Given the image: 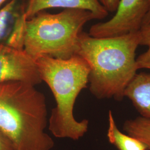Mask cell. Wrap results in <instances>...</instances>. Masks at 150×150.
I'll return each mask as SVG.
<instances>
[{
  "mask_svg": "<svg viewBox=\"0 0 150 150\" xmlns=\"http://www.w3.org/2000/svg\"><path fill=\"white\" fill-rule=\"evenodd\" d=\"M150 8V0H120L114 16L92 25L88 34L93 38H106L138 32Z\"/></svg>",
  "mask_w": 150,
  "mask_h": 150,
  "instance_id": "5",
  "label": "cell"
},
{
  "mask_svg": "<svg viewBox=\"0 0 150 150\" xmlns=\"http://www.w3.org/2000/svg\"><path fill=\"white\" fill-rule=\"evenodd\" d=\"M36 61L41 79L48 85L56 103L48 119V129L57 138L80 139L88 130V121H77L74 108L88 83L89 65L77 54L66 59L41 56Z\"/></svg>",
  "mask_w": 150,
  "mask_h": 150,
  "instance_id": "4",
  "label": "cell"
},
{
  "mask_svg": "<svg viewBox=\"0 0 150 150\" xmlns=\"http://www.w3.org/2000/svg\"><path fill=\"white\" fill-rule=\"evenodd\" d=\"M108 12H115L120 0H97Z\"/></svg>",
  "mask_w": 150,
  "mask_h": 150,
  "instance_id": "15",
  "label": "cell"
},
{
  "mask_svg": "<svg viewBox=\"0 0 150 150\" xmlns=\"http://www.w3.org/2000/svg\"><path fill=\"white\" fill-rule=\"evenodd\" d=\"M96 20L91 12L64 9L58 13L39 12L28 20L17 17L6 43L24 49L33 59L49 56L66 59L76 55L82 28Z\"/></svg>",
  "mask_w": 150,
  "mask_h": 150,
  "instance_id": "2",
  "label": "cell"
},
{
  "mask_svg": "<svg viewBox=\"0 0 150 150\" xmlns=\"http://www.w3.org/2000/svg\"><path fill=\"white\" fill-rule=\"evenodd\" d=\"M17 1L10 0L0 8V41L5 38L10 30Z\"/></svg>",
  "mask_w": 150,
  "mask_h": 150,
  "instance_id": "11",
  "label": "cell"
},
{
  "mask_svg": "<svg viewBox=\"0 0 150 150\" xmlns=\"http://www.w3.org/2000/svg\"><path fill=\"white\" fill-rule=\"evenodd\" d=\"M54 8L85 10L91 12L97 20L103 19L108 14L97 0H29L21 16L25 20H28L45 10Z\"/></svg>",
  "mask_w": 150,
  "mask_h": 150,
  "instance_id": "7",
  "label": "cell"
},
{
  "mask_svg": "<svg viewBox=\"0 0 150 150\" xmlns=\"http://www.w3.org/2000/svg\"><path fill=\"white\" fill-rule=\"evenodd\" d=\"M45 97L35 86L22 82L0 83V129L15 150H51Z\"/></svg>",
  "mask_w": 150,
  "mask_h": 150,
  "instance_id": "3",
  "label": "cell"
},
{
  "mask_svg": "<svg viewBox=\"0 0 150 150\" xmlns=\"http://www.w3.org/2000/svg\"><path fill=\"white\" fill-rule=\"evenodd\" d=\"M0 150H15L10 140L0 129Z\"/></svg>",
  "mask_w": 150,
  "mask_h": 150,
  "instance_id": "14",
  "label": "cell"
},
{
  "mask_svg": "<svg viewBox=\"0 0 150 150\" xmlns=\"http://www.w3.org/2000/svg\"><path fill=\"white\" fill-rule=\"evenodd\" d=\"M139 45L150 47V23L141 28L139 31Z\"/></svg>",
  "mask_w": 150,
  "mask_h": 150,
  "instance_id": "13",
  "label": "cell"
},
{
  "mask_svg": "<svg viewBox=\"0 0 150 150\" xmlns=\"http://www.w3.org/2000/svg\"><path fill=\"white\" fill-rule=\"evenodd\" d=\"M150 23V10L149 11V12L147 13V14L146 15V16L145 17V19L143 21V23H142V26H144L145 25L149 24Z\"/></svg>",
  "mask_w": 150,
  "mask_h": 150,
  "instance_id": "16",
  "label": "cell"
},
{
  "mask_svg": "<svg viewBox=\"0 0 150 150\" xmlns=\"http://www.w3.org/2000/svg\"><path fill=\"white\" fill-rule=\"evenodd\" d=\"M8 82L36 86L42 80L36 59L23 49L0 43V83Z\"/></svg>",
  "mask_w": 150,
  "mask_h": 150,
  "instance_id": "6",
  "label": "cell"
},
{
  "mask_svg": "<svg viewBox=\"0 0 150 150\" xmlns=\"http://www.w3.org/2000/svg\"><path fill=\"white\" fill-rule=\"evenodd\" d=\"M139 31L121 36L96 38L80 34L76 54L89 65L91 93L98 99L121 101L137 74L136 51Z\"/></svg>",
  "mask_w": 150,
  "mask_h": 150,
  "instance_id": "1",
  "label": "cell"
},
{
  "mask_svg": "<svg viewBox=\"0 0 150 150\" xmlns=\"http://www.w3.org/2000/svg\"><path fill=\"white\" fill-rule=\"evenodd\" d=\"M107 137L110 142L118 150H147V147L139 139L122 133L118 129L112 111L108 112Z\"/></svg>",
  "mask_w": 150,
  "mask_h": 150,
  "instance_id": "9",
  "label": "cell"
},
{
  "mask_svg": "<svg viewBox=\"0 0 150 150\" xmlns=\"http://www.w3.org/2000/svg\"><path fill=\"white\" fill-rule=\"evenodd\" d=\"M123 130L127 134L139 139L150 150V120L139 116L127 120L123 126Z\"/></svg>",
  "mask_w": 150,
  "mask_h": 150,
  "instance_id": "10",
  "label": "cell"
},
{
  "mask_svg": "<svg viewBox=\"0 0 150 150\" xmlns=\"http://www.w3.org/2000/svg\"><path fill=\"white\" fill-rule=\"evenodd\" d=\"M136 62L137 70L143 69L150 70V47L136 58Z\"/></svg>",
  "mask_w": 150,
  "mask_h": 150,
  "instance_id": "12",
  "label": "cell"
},
{
  "mask_svg": "<svg viewBox=\"0 0 150 150\" xmlns=\"http://www.w3.org/2000/svg\"><path fill=\"white\" fill-rule=\"evenodd\" d=\"M7 0H0V8Z\"/></svg>",
  "mask_w": 150,
  "mask_h": 150,
  "instance_id": "17",
  "label": "cell"
},
{
  "mask_svg": "<svg viewBox=\"0 0 150 150\" xmlns=\"http://www.w3.org/2000/svg\"><path fill=\"white\" fill-rule=\"evenodd\" d=\"M141 117L150 120V74H136L125 91Z\"/></svg>",
  "mask_w": 150,
  "mask_h": 150,
  "instance_id": "8",
  "label": "cell"
}]
</instances>
